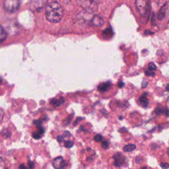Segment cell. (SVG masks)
<instances>
[{"label": "cell", "mask_w": 169, "mask_h": 169, "mask_svg": "<svg viewBox=\"0 0 169 169\" xmlns=\"http://www.w3.org/2000/svg\"><path fill=\"white\" fill-rule=\"evenodd\" d=\"M45 15L46 19L51 23H58L64 16V8L59 2H52L47 5Z\"/></svg>", "instance_id": "obj_1"}, {"label": "cell", "mask_w": 169, "mask_h": 169, "mask_svg": "<svg viewBox=\"0 0 169 169\" xmlns=\"http://www.w3.org/2000/svg\"><path fill=\"white\" fill-rule=\"evenodd\" d=\"M135 6L143 22L146 23L149 20L151 14V0H135Z\"/></svg>", "instance_id": "obj_2"}, {"label": "cell", "mask_w": 169, "mask_h": 169, "mask_svg": "<svg viewBox=\"0 0 169 169\" xmlns=\"http://www.w3.org/2000/svg\"><path fill=\"white\" fill-rule=\"evenodd\" d=\"M20 0H4L3 8L6 11L13 13L17 11L20 7Z\"/></svg>", "instance_id": "obj_3"}, {"label": "cell", "mask_w": 169, "mask_h": 169, "mask_svg": "<svg viewBox=\"0 0 169 169\" xmlns=\"http://www.w3.org/2000/svg\"><path fill=\"white\" fill-rule=\"evenodd\" d=\"M48 0H29V5L31 10L40 11L48 3Z\"/></svg>", "instance_id": "obj_4"}, {"label": "cell", "mask_w": 169, "mask_h": 169, "mask_svg": "<svg viewBox=\"0 0 169 169\" xmlns=\"http://www.w3.org/2000/svg\"><path fill=\"white\" fill-rule=\"evenodd\" d=\"M52 165L54 168L59 169L63 168L64 167H65V165H66V164H65L62 157H58L54 159L52 163Z\"/></svg>", "instance_id": "obj_5"}, {"label": "cell", "mask_w": 169, "mask_h": 169, "mask_svg": "<svg viewBox=\"0 0 169 169\" xmlns=\"http://www.w3.org/2000/svg\"><path fill=\"white\" fill-rule=\"evenodd\" d=\"M91 25L95 27H101L104 24V20L99 15H95L91 19Z\"/></svg>", "instance_id": "obj_6"}, {"label": "cell", "mask_w": 169, "mask_h": 169, "mask_svg": "<svg viewBox=\"0 0 169 169\" xmlns=\"http://www.w3.org/2000/svg\"><path fill=\"white\" fill-rule=\"evenodd\" d=\"M167 3H165L163 6V7L159 10L158 14H157V19L159 20H163L165 17L166 11H167Z\"/></svg>", "instance_id": "obj_7"}, {"label": "cell", "mask_w": 169, "mask_h": 169, "mask_svg": "<svg viewBox=\"0 0 169 169\" xmlns=\"http://www.w3.org/2000/svg\"><path fill=\"white\" fill-rule=\"evenodd\" d=\"M112 85V83L110 82H106V83H103L101 84H99L98 87V90L103 93L109 90Z\"/></svg>", "instance_id": "obj_8"}, {"label": "cell", "mask_w": 169, "mask_h": 169, "mask_svg": "<svg viewBox=\"0 0 169 169\" xmlns=\"http://www.w3.org/2000/svg\"><path fill=\"white\" fill-rule=\"evenodd\" d=\"M114 160H115V165L117 167H120L121 165H122L123 162L125 160V158L121 154H117L114 157Z\"/></svg>", "instance_id": "obj_9"}, {"label": "cell", "mask_w": 169, "mask_h": 169, "mask_svg": "<svg viewBox=\"0 0 169 169\" xmlns=\"http://www.w3.org/2000/svg\"><path fill=\"white\" fill-rule=\"evenodd\" d=\"M140 105H142L143 107H147L149 105V101L147 97V93L143 94V95L139 98V99Z\"/></svg>", "instance_id": "obj_10"}, {"label": "cell", "mask_w": 169, "mask_h": 169, "mask_svg": "<svg viewBox=\"0 0 169 169\" xmlns=\"http://www.w3.org/2000/svg\"><path fill=\"white\" fill-rule=\"evenodd\" d=\"M50 102L54 107H58L62 105L64 102V98L63 97H60V98H54L50 101Z\"/></svg>", "instance_id": "obj_11"}, {"label": "cell", "mask_w": 169, "mask_h": 169, "mask_svg": "<svg viewBox=\"0 0 169 169\" xmlns=\"http://www.w3.org/2000/svg\"><path fill=\"white\" fill-rule=\"evenodd\" d=\"M81 6L85 9H91L90 7L95 5V2L93 0H81Z\"/></svg>", "instance_id": "obj_12"}, {"label": "cell", "mask_w": 169, "mask_h": 169, "mask_svg": "<svg viewBox=\"0 0 169 169\" xmlns=\"http://www.w3.org/2000/svg\"><path fill=\"white\" fill-rule=\"evenodd\" d=\"M155 113L157 115H161L162 114L165 113L167 116H169V112H168V110H167V109H162V108H161V107H157V109H155Z\"/></svg>", "instance_id": "obj_13"}, {"label": "cell", "mask_w": 169, "mask_h": 169, "mask_svg": "<svg viewBox=\"0 0 169 169\" xmlns=\"http://www.w3.org/2000/svg\"><path fill=\"white\" fill-rule=\"evenodd\" d=\"M136 148V145L134 144H128L126 145L124 147V151L125 152H131L135 150Z\"/></svg>", "instance_id": "obj_14"}, {"label": "cell", "mask_w": 169, "mask_h": 169, "mask_svg": "<svg viewBox=\"0 0 169 169\" xmlns=\"http://www.w3.org/2000/svg\"><path fill=\"white\" fill-rule=\"evenodd\" d=\"M7 38V33L5 31L3 27H1V37H0V39H1V40H0V41H1V42L2 43V42L6 39Z\"/></svg>", "instance_id": "obj_15"}, {"label": "cell", "mask_w": 169, "mask_h": 169, "mask_svg": "<svg viewBox=\"0 0 169 169\" xmlns=\"http://www.w3.org/2000/svg\"><path fill=\"white\" fill-rule=\"evenodd\" d=\"M32 137L35 139H40L42 137V134L38 131V132H35L32 134Z\"/></svg>", "instance_id": "obj_16"}, {"label": "cell", "mask_w": 169, "mask_h": 169, "mask_svg": "<svg viewBox=\"0 0 169 169\" xmlns=\"http://www.w3.org/2000/svg\"><path fill=\"white\" fill-rule=\"evenodd\" d=\"M112 30L110 29H108L106 30H105L104 31V32H103V35L105 36V37H107L108 36H109V35H110V36L111 37L112 35H111V33H112Z\"/></svg>", "instance_id": "obj_17"}, {"label": "cell", "mask_w": 169, "mask_h": 169, "mask_svg": "<svg viewBox=\"0 0 169 169\" xmlns=\"http://www.w3.org/2000/svg\"><path fill=\"white\" fill-rule=\"evenodd\" d=\"M73 146V143L72 141H67L65 143V147L67 148H72Z\"/></svg>", "instance_id": "obj_18"}, {"label": "cell", "mask_w": 169, "mask_h": 169, "mask_svg": "<svg viewBox=\"0 0 169 169\" xmlns=\"http://www.w3.org/2000/svg\"><path fill=\"white\" fill-rule=\"evenodd\" d=\"M145 74H146V76H155V72L152 70L147 69L146 71H145Z\"/></svg>", "instance_id": "obj_19"}, {"label": "cell", "mask_w": 169, "mask_h": 169, "mask_svg": "<svg viewBox=\"0 0 169 169\" xmlns=\"http://www.w3.org/2000/svg\"><path fill=\"white\" fill-rule=\"evenodd\" d=\"M94 139H95V142H101L102 139V136L100 134H97V135L95 136V138H94Z\"/></svg>", "instance_id": "obj_20"}, {"label": "cell", "mask_w": 169, "mask_h": 169, "mask_svg": "<svg viewBox=\"0 0 169 169\" xmlns=\"http://www.w3.org/2000/svg\"><path fill=\"white\" fill-rule=\"evenodd\" d=\"M101 146L103 149H109V143H108L107 142H106V141H105V142H103L102 143Z\"/></svg>", "instance_id": "obj_21"}, {"label": "cell", "mask_w": 169, "mask_h": 169, "mask_svg": "<svg viewBox=\"0 0 169 169\" xmlns=\"http://www.w3.org/2000/svg\"><path fill=\"white\" fill-rule=\"evenodd\" d=\"M149 69L152 70V71H155V70H156L157 69V66L153 63H151L149 65Z\"/></svg>", "instance_id": "obj_22"}, {"label": "cell", "mask_w": 169, "mask_h": 169, "mask_svg": "<svg viewBox=\"0 0 169 169\" xmlns=\"http://www.w3.org/2000/svg\"><path fill=\"white\" fill-rule=\"evenodd\" d=\"M33 123H34V124L36 125L37 127H39V126H42L41 122H40V121H39V120H35Z\"/></svg>", "instance_id": "obj_23"}, {"label": "cell", "mask_w": 169, "mask_h": 169, "mask_svg": "<svg viewBox=\"0 0 169 169\" xmlns=\"http://www.w3.org/2000/svg\"><path fill=\"white\" fill-rule=\"evenodd\" d=\"M57 140H58V142L59 143H62V142H63V141H64L63 136H58Z\"/></svg>", "instance_id": "obj_24"}, {"label": "cell", "mask_w": 169, "mask_h": 169, "mask_svg": "<svg viewBox=\"0 0 169 169\" xmlns=\"http://www.w3.org/2000/svg\"><path fill=\"white\" fill-rule=\"evenodd\" d=\"M29 167L30 168H35V164L33 162L29 161Z\"/></svg>", "instance_id": "obj_25"}, {"label": "cell", "mask_w": 169, "mask_h": 169, "mask_svg": "<svg viewBox=\"0 0 169 169\" xmlns=\"http://www.w3.org/2000/svg\"><path fill=\"white\" fill-rule=\"evenodd\" d=\"M161 167L163 168H169V165H167V164H165V163H161Z\"/></svg>", "instance_id": "obj_26"}, {"label": "cell", "mask_w": 169, "mask_h": 169, "mask_svg": "<svg viewBox=\"0 0 169 169\" xmlns=\"http://www.w3.org/2000/svg\"><path fill=\"white\" fill-rule=\"evenodd\" d=\"M143 161V159L141 158L140 157H137V159H136V162H137L138 163H142Z\"/></svg>", "instance_id": "obj_27"}, {"label": "cell", "mask_w": 169, "mask_h": 169, "mask_svg": "<svg viewBox=\"0 0 169 169\" xmlns=\"http://www.w3.org/2000/svg\"><path fill=\"white\" fill-rule=\"evenodd\" d=\"M124 86V82H122V81L119 82V83H118V87H119L120 88L123 87Z\"/></svg>", "instance_id": "obj_28"}, {"label": "cell", "mask_w": 169, "mask_h": 169, "mask_svg": "<svg viewBox=\"0 0 169 169\" xmlns=\"http://www.w3.org/2000/svg\"><path fill=\"white\" fill-rule=\"evenodd\" d=\"M147 83L146 82V83H145V82H143L142 83V87H147Z\"/></svg>", "instance_id": "obj_29"}, {"label": "cell", "mask_w": 169, "mask_h": 169, "mask_svg": "<svg viewBox=\"0 0 169 169\" xmlns=\"http://www.w3.org/2000/svg\"><path fill=\"white\" fill-rule=\"evenodd\" d=\"M66 135H70V133L68 132V131H65V134H64V136H65Z\"/></svg>", "instance_id": "obj_30"}, {"label": "cell", "mask_w": 169, "mask_h": 169, "mask_svg": "<svg viewBox=\"0 0 169 169\" xmlns=\"http://www.w3.org/2000/svg\"><path fill=\"white\" fill-rule=\"evenodd\" d=\"M19 168H26V167L23 165H21L19 166Z\"/></svg>", "instance_id": "obj_31"}]
</instances>
